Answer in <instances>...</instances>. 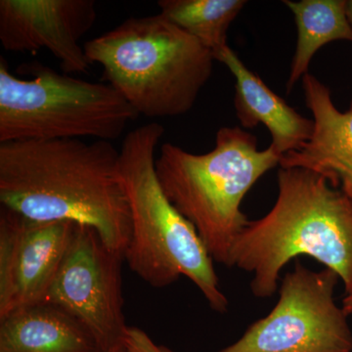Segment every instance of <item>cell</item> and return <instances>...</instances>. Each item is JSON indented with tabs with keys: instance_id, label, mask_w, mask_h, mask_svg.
<instances>
[{
	"instance_id": "1",
	"label": "cell",
	"mask_w": 352,
	"mask_h": 352,
	"mask_svg": "<svg viewBox=\"0 0 352 352\" xmlns=\"http://www.w3.org/2000/svg\"><path fill=\"white\" fill-rule=\"evenodd\" d=\"M110 141L82 139L0 143V203L27 219L94 228L124 254L131 210Z\"/></svg>"
},
{
	"instance_id": "10",
	"label": "cell",
	"mask_w": 352,
	"mask_h": 352,
	"mask_svg": "<svg viewBox=\"0 0 352 352\" xmlns=\"http://www.w3.org/2000/svg\"><path fill=\"white\" fill-rule=\"evenodd\" d=\"M96 18L94 0H0V43L9 52L45 48L67 75L85 73L92 63L80 39Z\"/></svg>"
},
{
	"instance_id": "15",
	"label": "cell",
	"mask_w": 352,
	"mask_h": 352,
	"mask_svg": "<svg viewBox=\"0 0 352 352\" xmlns=\"http://www.w3.org/2000/svg\"><path fill=\"white\" fill-rule=\"evenodd\" d=\"M245 0H160V14L212 51L215 61L228 46L227 32Z\"/></svg>"
},
{
	"instance_id": "13",
	"label": "cell",
	"mask_w": 352,
	"mask_h": 352,
	"mask_svg": "<svg viewBox=\"0 0 352 352\" xmlns=\"http://www.w3.org/2000/svg\"><path fill=\"white\" fill-rule=\"evenodd\" d=\"M0 352H102L80 321L62 308L39 303L0 320Z\"/></svg>"
},
{
	"instance_id": "16",
	"label": "cell",
	"mask_w": 352,
	"mask_h": 352,
	"mask_svg": "<svg viewBox=\"0 0 352 352\" xmlns=\"http://www.w3.org/2000/svg\"><path fill=\"white\" fill-rule=\"evenodd\" d=\"M122 344L127 352H175L168 347L155 344L147 333L135 326H127Z\"/></svg>"
},
{
	"instance_id": "6",
	"label": "cell",
	"mask_w": 352,
	"mask_h": 352,
	"mask_svg": "<svg viewBox=\"0 0 352 352\" xmlns=\"http://www.w3.org/2000/svg\"><path fill=\"white\" fill-rule=\"evenodd\" d=\"M32 80L10 73L0 57V143L120 138L136 111L108 83L36 65Z\"/></svg>"
},
{
	"instance_id": "2",
	"label": "cell",
	"mask_w": 352,
	"mask_h": 352,
	"mask_svg": "<svg viewBox=\"0 0 352 352\" xmlns=\"http://www.w3.org/2000/svg\"><path fill=\"white\" fill-rule=\"evenodd\" d=\"M274 205L250 220L234 242L230 267L252 275L251 291L267 298L281 271L298 256L314 258L352 294V201L323 175L302 168H280Z\"/></svg>"
},
{
	"instance_id": "14",
	"label": "cell",
	"mask_w": 352,
	"mask_h": 352,
	"mask_svg": "<svg viewBox=\"0 0 352 352\" xmlns=\"http://www.w3.org/2000/svg\"><path fill=\"white\" fill-rule=\"evenodd\" d=\"M295 18L298 41L287 80L289 94L308 74L312 58L326 44L336 41L352 43V28L346 15V0H285Z\"/></svg>"
},
{
	"instance_id": "12",
	"label": "cell",
	"mask_w": 352,
	"mask_h": 352,
	"mask_svg": "<svg viewBox=\"0 0 352 352\" xmlns=\"http://www.w3.org/2000/svg\"><path fill=\"white\" fill-rule=\"evenodd\" d=\"M235 78L236 116L241 126L252 129L263 124L271 135V144L280 156L298 151L311 138L314 120L292 108L282 97L248 68L235 51L226 46L217 58Z\"/></svg>"
},
{
	"instance_id": "5",
	"label": "cell",
	"mask_w": 352,
	"mask_h": 352,
	"mask_svg": "<svg viewBox=\"0 0 352 352\" xmlns=\"http://www.w3.org/2000/svg\"><path fill=\"white\" fill-rule=\"evenodd\" d=\"M103 80L139 115L178 117L192 110L212 76V51L162 14L131 17L83 45Z\"/></svg>"
},
{
	"instance_id": "8",
	"label": "cell",
	"mask_w": 352,
	"mask_h": 352,
	"mask_svg": "<svg viewBox=\"0 0 352 352\" xmlns=\"http://www.w3.org/2000/svg\"><path fill=\"white\" fill-rule=\"evenodd\" d=\"M92 227L76 224L45 302L80 322L102 352L122 344L127 327L124 314L122 265Z\"/></svg>"
},
{
	"instance_id": "19",
	"label": "cell",
	"mask_w": 352,
	"mask_h": 352,
	"mask_svg": "<svg viewBox=\"0 0 352 352\" xmlns=\"http://www.w3.org/2000/svg\"><path fill=\"white\" fill-rule=\"evenodd\" d=\"M106 352H127L126 347L124 346V344H120L118 346L112 347V349H109L108 351Z\"/></svg>"
},
{
	"instance_id": "4",
	"label": "cell",
	"mask_w": 352,
	"mask_h": 352,
	"mask_svg": "<svg viewBox=\"0 0 352 352\" xmlns=\"http://www.w3.org/2000/svg\"><path fill=\"white\" fill-rule=\"evenodd\" d=\"M280 159L272 146L259 150L256 136L243 127L224 126L214 149L205 154L164 143L156 173L164 193L196 229L214 261L230 267L234 242L250 221L243 200Z\"/></svg>"
},
{
	"instance_id": "9",
	"label": "cell",
	"mask_w": 352,
	"mask_h": 352,
	"mask_svg": "<svg viewBox=\"0 0 352 352\" xmlns=\"http://www.w3.org/2000/svg\"><path fill=\"white\" fill-rule=\"evenodd\" d=\"M74 226L32 220L0 208V320L45 302Z\"/></svg>"
},
{
	"instance_id": "7",
	"label": "cell",
	"mask_w": 352,
	"mask_h": 352,
	"mask_svg": "<svg viewBox=\"0 0 352 352\" xmlns=\"http://www.w3.org/2000/svg\"><path fill=\"white\" fill-rule=\"evenodd\" d=\"M340 278L296 261L286 273L276 305L239 340L215 352H352V331L335 300Z\"/></svg>"
},
{
	"instance_id": "11",
	"label": "cell",
	"mask_w": 352,
	"mask_h": 352,
	"mask_svg": "<svg viewBox=\"0 0 352 352\" xmlns=\"http://www.w3.org/2000/svg\"><path fill=\"white\" fill-rule=\"evenodd\" d=\"M302 87L314 132L300 150L282 156L279 166L315 171L352 201V101L349 110L340 112L330 88L309 73L302 78Z\"/></svg>"
},
{
	"instance_id": "18",
	"label": "cell",
	"mask_w": 352,
	"mask_h": 352,
	"mask_svg": "<svg viewBox=\"0 0 352 352\" xmlns=\"http://www.w3.org/2000/svg\"><path fill=\"white\" fill-rule=\"evenodd\" d=\"M346 15L352 28V0H346Z\"/></svg>"
},
{
	"instance_id": "3",
	"label": "cell",
	"mask_w": 352,
	"mask_h": 352,
	"mask_svg": "<svg viewBox=\"0 0 352 352\" xmlns=\"http://www.w3.org/2000/svg\"><path fill=\"white\" fill-rule=\"evenodd\" d=\"M164 133L162 124L149 122L129 131L122 141L119 175L131 223L124 261L153 288H166L182 276L188 278L214 311L226 314L228 298L220 289L214 259L157 180L155 157Z\"/></svg>"
},
{
	"instance_id": "17",
	"label": "cell",
	"mask_w": 352,
	"mask_h": 352,
	"mask_svg": "<svg viewBox=\"0 0 352 352\" xmlns=\"http://www.w3.org/2000/svg\"><path fill=\"white\" fill-rule=\"evenodd\" d=\"M342 307L344 308L347 316H352V294L344 296Z\"/></svg>"
}]
</instances>
